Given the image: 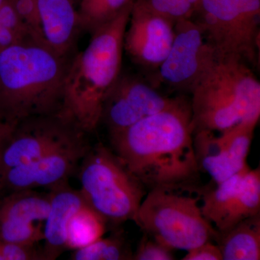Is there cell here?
<instances>
[{"mask_svg": "<svg viewBox=\"0 0 260 260\" xmlns=\"http://www.w3.org/2000/svg\"><path fill=\"white\" fill-rule=\"evenodd\" d=\"M190 101L174 105L109 135L112 150L147 191L194 184L200 170L193 147Z\"/></svg>", "mask_w": 260, "mask_h": 260, "instance_id": "cell-1", "label": "cell"}, {"mask_svg": "<svg viewBox=\"0 0 260 260\" xmlns=\"http://www.w3.org/2000/svg\"><path fill=\"white\" fill-rule=\"evenodd\" d=\"M73 56L34 42L0 51V109L13 124L62 112L65 78Z\"/></svg>", "mask_w": 260, "mask_h": 260, "instance_id": "cell-2", "label": "cell"}, {"mask_svg": "<svg viewBox=\"0 0 260 260\" xmlns=\"http://www.w3.org/2000/svg\"><path fill=\"white\" fill-rule=\"evenodd\" d=\"M133 4L94 31L88 47L70 61L62 112L86 133L100 124L103 103L121 73L124 34Z\"/></svg>", "mask_w": 260, "mask_h": 260, "instance_id": "cell-3", "label": "cell"}, {"mask_svg": "<svg viewBox=\"0 0 260 260\" xmlns=\"http://www.w3.org/2000/svg\"><path fill=\"white\" fill-rule=\"evenodd\" d=\"M194 132L222 133L260 117V83L251 67L230 56H214L191 92Z\"/></svg>", "mask_w": 260, "mask_h": 260, "instance_id": "cell-4", "label": "cell"}, {"mask_svg": "<svg viewBox=\"0 0 260 260\" xmlns=\"http://www.w3.org/2000/svg\"><path fill=\"white\" fill-rule=\"evenodd\" d=\"M201 195L194 184L154 188L145 194L133 221L157 242L187 251L217 234L202 213Z\"/></svg>", "mask_w": 260, "mask_h": 260, "instance_id": "cell-5", "label": "cell"}, {"mask_svg": "<svg viewBox=\"0 0 260 260\" xmlns=\"http://www.w3.org/2000/svg\"><path fill=\"white\" fill-rule=\"evenodd\" d=\"M77 172L85 203L108 225L133 221L148 191L112 150L102 143L90 146Z\"/></svg>", "mask_w": 260, "mask_h": 260, "instance_id": "cell-6", "label": "cell"}, {"mask_svg": "<svg viewBox=\"0 0 260 260\" xmlns=\"http://www.w3.org/2000/svg\"><path fill=\"white\" fill-rule=\"evenodd\" d=\"M191 19L215 55L259 65L260 0H200Z\"/></svg>", "mask_w": 260, "mask_h": 260, "instance_id": "cell-7", "label": "cell"}, {"mask_svg": "<svg viewBox=\"0 0 260 260\" xmlns=\"http://www.w3.org/2000/svg\"><path fill=\"white\" fill-rule=\"evenodd\" d=\"M86 134L63 112L24 119L16 124L0 150V174L42 158Z\"/></svg>", "mask_w": 260, "mask_h": 260, "instance_id": "cell-8", "label": "cell"}, {"mask_svg": "<svg viewBox=\"0 0 260 260\" xmlns=\"http://www.w3.org/2000/svg\"><path fill=\"white\" fill-rule=\"evenodd\" d=\"M215 56L203 30L192 19L179 20L169 54L154 72V83L171 90L190 93L205 68Z\"/></svg>", "mask_w": 260, "mask_h": 260, "instance_id": "cell-9", "label": "cell"}, {"mask_svg": "<svg viewBox=\"0 0 260 260\" xmlns=\"http://www.w3.org/2000/svg\"><path fill=\"white\" fill-rule=\"evenodd\" d=\"M179 98L166 96L153 84L121 71L103 103L100 123L113 134L172 107Z\"/></svg>", "mask_w": 260, "mask_h": 260, "instance_id": "cell-10", "label": "cell"}, {"mask_svg": "<svg viewBox=\"0 0 260 260\" xmlns=\"http://www.w3.org/2000/svg\"><path fill=\"white\" fill-rule=\"evenodd\" d=\"M175 23L134 0L124 34V51L135 64L155 72L172 47Z\"/></svg>", "mask_w": 260, "mask_h": 260, "instance_id": "cell-11", "label": "cell"}, {"mask_svg": "<svg viewBox=\"0 0 260 260\" xmlns=\"http://www.w3.org/2000/svg\"><path fill=\"white\" fill-rule=\"evenodd\" d=\"M90 147L85 136L42 158L11 168L0 174V190L11 192L37 188L49 190L68 182Z\"/></svg>", "mask_w": 260, "mask_h": 260, "instance_id": "cell-12", "label": "cell"}, {"mask_svg": "<svg viewBox=\"0 0 260 260\" xmlns=\"http://www.w3.org/2000/svg\"><path fill=\"white\" fill-rule=\"evenodd\" d=\"M80 32L76 0H37L30 30L34 42L59 55L73 56Z\"/></svg>", "mask_w": 260, "mask_h": 260, "instance_id": "cell-13", "label": "cell"}, {"mask_svg": "<svg viewBox=\"0 0 260 260\" xmlns=\"http://www.w3.org/2000/svg\"><path fill=\"white\" fill-rule=\"evenodd\" d=\"M50 208L44 227V260H54L67 250V232L72 217L86 204L80 189H73L68 182L49 189Z\"/></svg>", "mask_w": 260, "mask_h": 260, "instance_id": "cell-14", "label": "cell"}, {"mask_svg": "<svg viewBox=\"0 0 260 260\" xmlns=\"http://www.w3.org/2000/svg\"><path fill=\"white\" fill-rule=\"evenodd\" d=\"M214 239L223 260L260 259V214L217 232Z\"/></svg>", "mask_w": 260, "mask_h": 260, "instance_id": "cell-15", "label": "cell"}, {"mask_svg": "<svg viewBox=\"0 0 260 260\" xmlns=\"http://www.w3.org/2000/svg\"><path fill=\"white\" fill-rule=\"evenodd\" d=\"M250 167L246 166L240 172L222 182L213 189L202 190L200 208L205 219L216 229L222 232L237 200L243 178Z\"/></svg>", "mask_w": 260, "mask_h": 260, "instance_id": "cell-16", "label": "cell"}, {"mask_svg": "<svg viewBox=\"0 0 260 260\" xmlns=\"http://www.w3.org/2000/svg\"><path fill=\"white\" fill-rule=\"evenodd\" d=\"M193 147L200 172L209 174L215 184L237 174L228 158L220 133L218 135L208 129L194 131Z\"/></svg>", "mask_w": 260, "mask_h": 260, "instance_id": "cell-17", "label": "cell"}, {"mask_svg": "<svg viewBox=\"0 0 260 260\" xmlns=\"http://www.w3.org/2000/svg\"><path fill=\"white\" fill-rule=\"evenodd\" d=\"M51 194L35 189L11 191L0 199V219L27 223L45 221L50 208Z\"/></svg>", "mask_w": 260, "mask_h": 260, "instance_id": "cell-18", "label": "cell"}, {"mask_svg": "<svg viewBox=\"0 0 260 260\" xmlns=\"http://www.w3.org/2000/svg\"><path fill=\"white\" fill-rule=\"evenodd\" d=\"M108 224L106 220L85 204L72 217L67 232L66 248L76 250L104 237Z\"/></svg>", "mask_w": 260, "mask_h": 260, "instance_id": "cell-19", "label": "cell"}, {"mask_svg": "<svg viewBox=\"0 0 260 260\" xmlns=\"http://www.w3.org/2000/svg\"><path fill=\"white\" fill-rule=\"evenodd\" d=\"M134 0H78L80 30L91 35L120 14Z\"/></svg>", "mask_w": 260, "mask_h": 260, "instance_id": "cell-20", "label": "cell"}, {"mask_svg": "<svg viewBox=\"0 0 260 260\" xmlns=\"http://www.w3.org/2000/svg\"><path fill=\"white\" fill-rule=\"evenodd\" d=\"M259 117L251 118L220 133L224 147L234 172L247 166L246 159Z\"/></svg>", "mask_w": 260, "mask_h": 260, "instance_id": "cell-21", "label": "cell"}, {"mask_svg": "<svg viewBox=\"0 0 260 260\" xmlns=\"http://www.w3.org/2000/svg\"><path fill=\"white\" fill-rule=\"evenodd\" d=\"M258 214H260L259 167L255 169H249L243 178L235 205L222 232L244 219Z\"/></svg>", "mask_w": 260, "mask_h": 260, "instance_id": "cell-22", "label": "cell"}, {"mask_svg": "<svg viewBox=\"0 0 260 260\" xmlns=\"http://www.w3.org/2000/svg\"><path fill=\"white\" fill-rule=\"evenodd\" d=\"M133 253L122 232L116 231L109 237H102L92 244L73 251V260L133 259Z\"/></svg>", "mask_w": 260, "mask_h": 260, "instance_id": "cell-23", "label": "cell"}, {"mask_svg": "<svg viewBox=\"0 0 260 260\" xmlns=\"http://www.w3.org/2000/svg\"><path fill=\"white\" fill-rule=\"evenodd\" d=\"M44 238V228L41 223L0 219V242L36 245Z\"/></svg>", "mask_w": 260, "mask_h": 260, "instance_id": "cell-24", "label": "cell"}, {"mask_svg": "<svg viewBox=\"0 0 260 260\" xmlns=\"http://www.w3.org/2000/svg\"><path fill=\"white\" fill-rule=\"evenodd\" d=\"M159 14L174 23L191 19L194 16L200 0H139Z\"/></svg>", "mask_w": 260, "mask_h": 260, "instance_id": "cell-25", "label": "cell"}, {"mask_svg": "<svg viewBox=\"0 0 260 260\" xmlns=\"http://www.w3.org/2000/svg\"><path fill=\"white\" fill-rule=\"evenodd\" d=\"M173 249L157 242L148 236L144 235L133 253L135 260H173L175 259Z\"/></svg>", "mask_w": 260, "mask_h": 260, "instance_id": "cell-26", "label": "cell"}, {"mask_svg": "<svg viewBox=\"0 0 260 260\" xmlns=\"http://www.w3.org/2000/svg\"><path fill=\"white\" fill-rule=\"evenodd\" d=\"M43 259L42 250H38L36 245L14 244L0 242V260Z\"/></svg>", "mask_w": 260, "mask_h": 260, "instance_id": "cell-27", "label": "cell"}, {"mask_svg": "<svg viewBox=\"0 0 260 260\" xmlns=\"http://www.w3.org/2000/svg\"><path fill=\"white\" fill-rule=\"evenodd\" d=\"M183 260H223L218 245L207 242L187 251Z\"/></svg>", "mask_w": 260, "mask_h": 260, "instance_id": "cell-28", "label": "cell"}, {"mask_svg": "<svg viewBox=\"0 0 260 260\" xmlns=\"http://www.w3.org/2000/svg\"><path fill=\"white\" fill-rule=\"evenodd\" d=\"M30 42L32 41L0 22V51L14 44Z\"/></svg>", "mask_w": 260, "mask_h": 260, "instance_id": "cell-29", "label": "cell"}, {"mask_svg": "<svg viewBox=\"0 0 260 260\" xmlns=\"http://www.w3.org/2000/svg\"><path fill=\"white\" fill-rule=\"evenodd\" d=\"M5 1H6V0H0V7H1L2 5L4 4Z\"/></svg>", "mask_w": 260, "mask_h": 260, "instance_id": "cell-30", "label": "cell"}, {"mask_svg": "<svg viewBox=\"0 0 260 260\" xmlns=\"http://www.w3.org/2000/svg\"><path fill=\"white\" fill-rule=\"evenodd\" d=\"M76 2H78V0H76Z\"/></svg>", "mask_w": 260, "mask_h": 260, "instance_id": "cell-31", "label": "cell"}]
</instances>
